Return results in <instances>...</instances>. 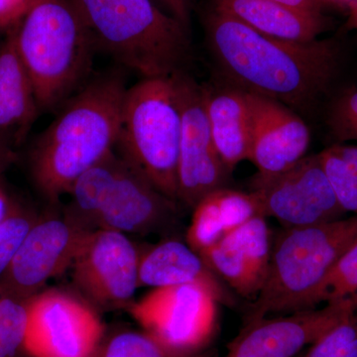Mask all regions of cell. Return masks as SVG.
I'll list each match as a JSON object with an SVG mask.
<instances>
[{
	"label": "cell",
	"mask_w": 357,
	"mask_h": 357,
	"mask_svg": "<svg viewBox=\"0 0 357 357\" xmlns=\"http://www.w3.org/2000/svg\"><path fill=\"white\" fill-rule=\"evenodd\" d=\"M204 25L211 54L231 86L292 109L311 107L340 70L342 54L332 40L273 38L213 8Z\"/></svg>",
	"instance_id": "obj_1"
},
{
	"label": "cell",
	"mask_w": 357,
	"mask_h": 357,
	"mask_svg": "<svg viewBox=\"0 0 357 357\" xmlns=\"http://www.w3.org/2000/svg\"><path fill=\"white\" fill-rule=\"evenodd\" d=\"M128 89L123 73L100 75L64 102L55 121L35 141L30 170L51 203H58L82 174L114 151Z\"/></svg>",
	"instance_id": "obj_2"
},
{
	"label": "cell",
	"mask_w": 357,
	"mask_h": 357,
	"mask_svg": "<svg viewBox=\"0 0 357 357\" xmlns=\"http://www.w3.org/2000/svg\"><path fill=\"white\" fill-rule=\"evenodd\" d=\"M96 49L143 77H170L191 57L189 31L153 0H72Z\"/></svg>",
	"instance_id": "obj_3"
},
{
	"label": "cell",
	"mask_w": 357,
	"mask_h": 357,
	"mask_svg": "<svg viewBox=\"0 0 357 357\" xmlns=\"http://www.w3.org/2000/svg\"><path fill=\"white\" fill-rule=\"evenodd\" d=\"M13 31L40 110L60 107L89 77L96 50L76 6L72 0H33Z\"/></svg>",
	"instance_id": "obj_4"
},
{
	"label": "cell",
	"mask_w": 357,
	"mask_h": 357,
	"mask_svg": "<svg viewBox=\"0 0 357 357\" xmlns=\"http://www.w3.org/2000/svg\"><path fill=\"white\" fill-rule=\"evenodd\" d=\"M356 241L357 215L310 227H285L272 243L266 280L244 324L316 307L326 277Z\"/></svg>",
	"instance_id": "obj_5"
},
{
	"label": "cell",
	"mask_w": 357,
	"mask_h": 357,
	"mask_svg": "<svg viewBox=\"0 0 357 357\" xmlns=\"http://www.w3.org/2000/svg\"><path fill=\"white\" fill-rule=\"evenodd\" d=\"M181 128L172 77H146L128 89L114 150L174 201H178Z\"/></svg>",
	"instance_id": "obj_6"
},
{
	"label": "cell",
	"mask_w": 357,
	"mask_h": 357,
	"mask_svg": "<svg viewBox=\"0 0 357 357\" xmlns=\"http://www.w3.org/2000/svg\"><path fill=\"white\" fill-rule=\"evenodd\" d=\"M217 296L202 284L156 288L128 310L131 316L167 352L198 357L213 337Z\"/></svg>",
	"instance_id": "obj_7"
},
{
	"label": "cell",
	"mask_w": 357,
	"mask_h": 357,
	"mask_svg": "<svg viewBox=\"0 0 357 357\" xmlns=\"http://www.w3.org/2000/svg\"><path fill=\"white\" fill-rule=\"evenodd\" d=\"M182 128L178 157V201L194 208L210 192L227 187L231 174L220 159L211 136L204 86L185 70L172 75Z\"/></svg>",
	"instance_id": "obj_8"
},
{
	"label": "cell",
	"mask_w": 357,
	"mask_h": 357,
	"mask_svg": "<svg viewBox=\"0 0 357 357\" xmlns=\"http://www.w3.org/2000/svg\"><path fill=\"white\" fill-rule=\"evenodd\" d=\"M262 217L285 227L335 222L345 211L338 203L319 154L305 156L292 168L272 177L255 175L251 182Z\"/></svg>",
	"instance_id": "obj_9"
},
{
	"label": "cell",
	"mask_w": 357,
	"mask_h": 357,
	"mask_svg": "<svg viewBox=\"0 0 357 357\" xmlns=\"http://www.w3.org/2000/svg\"><path fill=\"white\" fill-rule=\"evenodd\" d=\"M28 303L24 351L31 357H91L105 335L98 312L70 294L45 291Z\"/></svg>",
	"instance_id": "obj_10"
},
{
	"label": "cell",
	"mask_w": 357,
	"mask_h": 357,
	"mask_svg": "<svg viewBox=\"0 0 357 357\" xmlns=\"http://www.w3.org/2000/svg\"><path fill=\"white\" fill-rule=\"evenodd\" d=\"M140 255L121 232L89 231L73 262V278L96 306L110 310L129 307L139 288Z\"/></svg>",
	"instance_id": "obj_11"
},
{
	"label": "cell",
	"mask_w": 357,
	"mask_h": 357,
	"mask_svg": "<svg viewBox=\"0 0 357 357\" xmlns=\"http://www.w3.org/2000/svg\"><path fill=\"white\" fill-rule=\"evenodd\" d=\"M356 312L357 294L330 301L321 309L249 321L227 345L225 357H297Z\"/></svg>",
	"instance_id": "obj_12"
},
{
	"label": "cell",
	"mask_w": 357,
	"mask_h": 357,
	"mask_svg": "<svg viewBox=\"0 0 357 357\" xmlns=\"http://www.w3.org/2000/svg\"><path fill=\"white\" fill-rule=\"evenodd\" d=\"M88 232L64 215L38 218L0 279V291L20 300L34 297L51 278L72 267Z\"/></svg>",
	"instance_id": "obj_13"
},
{
	"label": "cell",
	"mask_w": 357,
	"mask_h": 357,
	"mask_svg": "<svg viewBox=\"0 0 357 357\" xmlns=\"http://www.w3.org/2000/svg\"><path fill=\"white\" fill-rule=\"evenodd\" d=\"M249 100L248 160L260 177L285 172L306 156L311 141L309 128L294 109L283 103L252 93H249Z\"/></svg>",
	"instance_id": "obj_14"
},
{
	"label": "cell",
	"mask_w": 357,
	"mask_h": 357,
	"mask_svg": "<svg viewBox=\"0 0 357 357\" xmlns=\"http://www.w3.org/2000/svg\"><path fill=\"white\" fill-rule=\"evenodd\" d=\"M176 201L162 194L142 173L123 160L98 215V229L148 234L168 229L176 222Z\"/></svg>",
	"instance_id": "obj_15"
},
{
	"label": "cell",
	"mask_w": 357,
	"mask_h": 357,
	"mask_svg": "<svg viewBox=\"0 0 357 357\" xmlns=\"http://www.w3.org/2000/svg\"><path fill=\"white\" fill-rule=\"evenodd\" d=\"M271 250L266 218L258 215L199 255L232 292L256 298L266 280Z\"/></svg>",
	"instance_id": "obj_16"
},
{
	"label": "cell",
	"mask_w": 357,
	"mask_h": 357,
	"mask_svg": "<svg viewBox=\"0 0 357 357\" xmlns=\"http://www.w3.org/2000/svg\"><path fill=\"white\" fill-rule=\"evenodd\" d=\"M139 287L164 288L202 284L217 296L220 304L234 307V292L206 265L203 257L182 241L170 239L140 255Z\"/></svg>",
	"instance_id": "obj_17"
},
{
	"label": "cell",
	"mask_w": 357,
	"mask_h": 357,
	"mask_svg": "<svg viewBox=\"0 0 357 357\" xmlns=\"http://www.w3.org/2000/svg\"><path fill=\"white\" fill-rule=\"evenodd\" d=\"M40 112L29 74L21 60L13 28L0 44V140L18 146Z\"/></svg>",
	"instance_id": "obj_18"
},
{
	"label": "cell",
	"mask_w": 357,
	"mask_h": 357,
	"mask_svg": "<svg viewBox=\"0 0 357 357\" xmlns=\"http://www.w3.org/2000/svg\"><path fill=\"white\" fill-rule=\"evenodd\" d=\"M213 8L258 33L293 42H311L325 31L321 13H310L272 0H211Z\"/></svg>",
	"instance_id": "obj_19"
},
{
	"label": "cell",
	"mask_w": 357,
	"mask_h": 357,
	"mask_svg": "<svg viewBox=\"0 0 357 357\" xmlns=\"http://www.w3.org/2000/svg\"><path fill=\"white\" fill-rule=\"evenodd\" d=\"M206 114L218 155L232 172L248 160L251 134L249 93L236 86H204Z\"/></svg>",
	"instance_id": "obj_20"
},
{
	"label": "cell",
	"mask_w": 357,
	"mask_h": 357,
	"mask_svg": "<svg viewBox=\"0 0 357 357\" xmlns=\"http://www.w3.org/2000/svg\"><path fill=\"white\" fill-rule=\"evenodd\" d=\"M122 165L114 150L82 174L68 192L70 201L63 215L84 231L98 229V215Z\"/></svg>",
	"instance_id": "obj_21"
},
{
	"label": "cell",
	"mask_w": 357,
	"mask_h": 357,
	"mask_svg": "<svg viewBox=\"0 0 357 357\" xmlns=\"http://www.w3.org/2000/svg\"><path fill=\"white\" fill-rule=\"evenodd\" d=\"M319 157L338 203L357 215V145L335 144Z\"/></svg>",
	"instance_id": "obj_22"
},
{
	"label": "cell",
	"mask_w": 357,
	"mask_h": 357,
	"mask_svg": "<svg viewBox=\"0 0 357 357\" xmlns=\"http://www.w3.org/2000/svg\"><path fill=\"white\" fill-rule=\"evenodd\" d=\"M29 326V303L0 291V357L24 351Z\"/></svg>",
	"instance_id": "obj_23"
},
{
	"label": "cell",
	"mask_w": 357,
	"mask_h": 357,
	"mask_svg": "<svg viewBox=\"0 0 357 357\" xmlns=\"http://www.w3.org/2000/svg\"><path fill=\"white\" fill-rule=\"evenodd\" d=\"M91 357H175L149 335L136 331L105 333ZM198 357H206L199 356Z\"/></svg>",
	"instance_id": "obj_24"
},
{
	"label": "cell",
	"mask_w": 357,
	"mask_h": 357,
	"mask_svg": "<svg viewBox=\"0 0 357 357\" xmlns=\"http://www.w3.org/2000/svg\"><path fill=\"white\" fill-rule=\"evenodd\" d=\"M38 218L20 204L10 202L8 213L0 223V279L6 273L21 244Z\"/></svg>",
	"instance_id": "obj_25"
},
{
	"label": "cell",
	"mask_w": 357,
	"mask_h": 357,
	"mask_svg": "<svg viewBox=\"0 0 357 357\" xmlns=\"http://www.w3.org/2000/svg\"><path fill=\"white\" fill-rule=\"evenodd\" d=\"M301 357H357V312L310 345Z\"/></svg>",
	"instance_id": "obj_26"
},
{
	"label": "cell",
	"mask_w": 357,
	"mask_h": 357,
	"mask_svg": "<svg viewBox=\"0 0 357 357\" xmlns=\"http://www.w3.org/2000/svg\"><path fill=\"white\" fill-rule=\"evenodd\" d=\"M357 294V241L338 260L326 277L319 294V303L342 299Z\"/></svg>",
	"instance_id": "obj_27"
},
{
	"label": "cell",
	"mask_w": 357,
	"mask_h": 357,
	"mask_svg": "<svg viewBox=\"0 0 357 357\" xmlns=\"http://www.w3.org/2000/svg\"><path fill=\"white\" fill-rule=\"evenodd\" d=\"M330 126L338 140H357V91L342 96L333 105Z\"/></svg>",
	"instance_id": "obj_28"
},
{
	"label": "cell",
	"mask_w": 357,
	"mask_h": 357,
	"mask_svg": "<svg viewBox=\"0 0 357 357\" xmlns=\"http://www.w3.org/2000/svg\"><path fill=\"white\" fill-rule=\"evenodd\" d=\"M33 0H0V30L17 25L31 6Z\"/></svg>",
	"instance_id": "obj_29"
},
{
	"label": "cell",
	"mask_w": 357,
	"mask_h": 357,
	"mask_svg": "<svg viewBox=\"0 0 357 357\" xmlns=\"http://www.w3.org/2000/svg\"><path fill=\"white\" fill-rule=\"evenodd\" d=\"M170 11L171 16L178 20L188 31H190V23L192 9V0H158Z\"/></svg>",
	"instance_id": "obj_30"
},
{
	"label": "cell",
	"mask_w": 357,
	"mask_h": 357,
	"mask_svg": "<svg viewBox=\"0 0 357 357\" xmlns=\"http://www.w3.org/2000/svg\"><path fill=\"white\" fill-rule=\"evenodd\" d=\"M272 1L300 9V10L321 13H323V9L326 6L335 3L333 0H272Z\"/></svg>",
	"instance_id": "obj_31"
},
{
	"label": "cell",
	"mask_w": 357,
	"mask_h": 357,
	"mask_svg": "<svg viewBox=\"0 0 357 357\" xmlns=\"http://www.w3.org/2000/svg\"><path fill=\"white\" fill-rule=\"evenodd\" d=\"M16 158L13 147L0 140V174L10 165Z\"/></svg>",
	"instance_id": "obj_32"
},
{
	"label": "cell",
	"mask_w": 357,
	"mask_h": 357,
	"mask_svg": "<svg viewBox=\"0 0 357 357\" xmlns=\"http://www.w3.org/2000/svg\"><path fill=\"white\" fill-rule=\"evenodd\" d=\"M11 199L7 196L6 190L2 187L0 183V223L6 218L8 213L9 206H10Z\"/></svg>",
	"instance_id": "obj_33"
},
{
	"label": "cell",
	"mask_w": 357,
	"mask_h": 357,
	"mask_svg": "<svg viewBox=\"0 0 357 357\" xmlns=\"http://www.w3.org/2000/svg\"><path fill=\"white\" fill-rule=\"evenodd\" d=\"M349 6V17L347 20V29H357V0L351 3Z\"/></svg>",
	"instance_id": "obj_34"
},
{
	"label": "cell",
	"mask_w": 357,
	"mask_h": 357,
	"mask_svg": "<svg viewBox=\"0 0 357 357\" xmlns=\"http://www.w3.org/2000/svg\"><path fill=\"white\" fill-rule=\"evenodd\" d=\"M335 3H347L349 6H351V3H354L356 0H333Z\"/></svg>",
	"instance_id": "obj_35"
}]
</instances>
